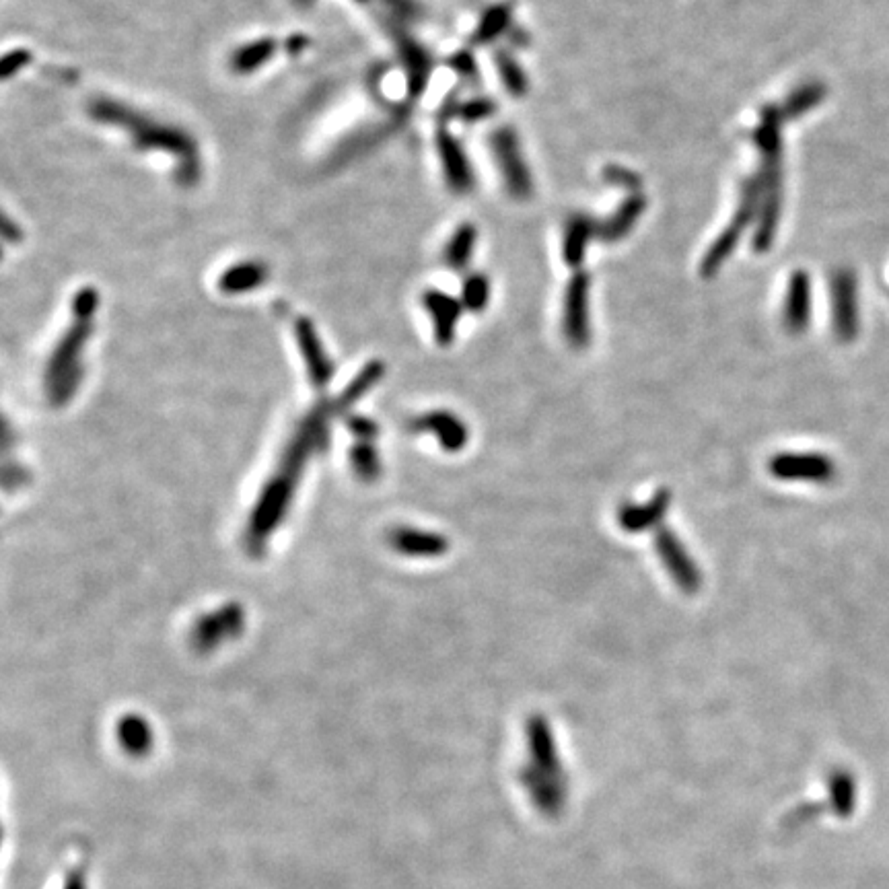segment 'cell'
<instances>
[{"label":"cell","mask_w":889,"mask_h":889,"mask_svg":"<svg viewBox=\"0 0 889 889\" xmlns=\"http://www.w3.org/2000/svg\"><path fill=\"white\" fill-rule=\"evenodd\" d=\"M87 112L99 124L126 130L138 151H159L171 155L177 161V184L194 186L200 180L198 145L192 134H188L184 128L159 122L122 101L108 97L93 99Z\"/></svg>","instance_id":"obj_1"},{"label":"cell","mask_w":889,"mask_h":889,"mask_svg":"<svg viewBox=\"0 0 889 889\" xmlns=\"http://www.w3.org/2000/svg\"><path fill=\"white\" fill-rule=\"evenodd\" d=\"M782 118L780 105L768 103L760 112L754 130V145L760 155V210L754 225L752 247L756 254H768L778 235L782 219V192H785V169H782Z\"/></svg>","instance_id":"obj_2"},{"label":"cell","mask_w":889,"mask_h":889,"mask_svg":"<svg viewBox=\"0 0 889 889\" xmlns=\"http://www.w3.org/2000/svg\"><path fill=\"white\" fill-rule=\"evenodd\" d=\"M760 194H762V190H760L758 173L741 182L739 200H737V206H735V212H733L729 225L717 235V239L713 243H710V247L700 262V274L704 278H713L725 266V262L737 250L741 237L750 231L752 225H756L758 210H760Z\"/></svg>","instance_id":"obj_3"},{"label":"cell","mask_w":889,"mask_h":889,"mask_svg":"<svg viewBox=\"0 0 889 889\" xmlns=\"http://www.w3.org/2000/svg\"><path fill=\"white\" fill-rule=\"evenodd\" d=\"M488 142L507 192L515 200H529L533 196V175L523 157L517 132L511 126H501L490 134Z\"/></svg>","instance_id":"obj_4"},{"label":"cell","mask_w":889,"mask_h":889,"mask_svg":"<svg viewBox=\"0 0 889 889\" xmlns=\"http://www.w3.org/2000/svg\"><path fill=\"white\" fill-rule=\"evenodd\" d=\"M385 29L389 33L391 42H394L400 62L404 66L406 73V89H408V97L410 99H418L426 87H429L433 68H435V60L431 56V52L426 50L414 35L408 33L406 25L387 19L385 21Z\"/></svg>","instance_id":"obj_5"},{"label":"cell","mask_w":889,"mask_h":889,"mask_svg":"<svg viewBox=\"0 0 889 889\" xmlns=\"http://www.w3.org/2000/svg\"><path fill=\"white\" fill-rule=\"evenodd\" d=\"M589 291L591 278L587 272L577 270L568 280L564 291V313L562 332L575 350H583L591 342V322H589Z\"/></svg>","instance_id":"obj_6"},{"label":"cell","mask_w":889,"mask_h":889,"mask_svg":"<svg viewBox=\"0 0 889 889\" xmlns=\"http://www.w3.org/2000/svg\"><path fill=\"white\" fill-rule=\"evenodd\" d=\"M768 472L776 480L785 482H811V484H828L836 478L838 470L834 459L824 453H795L785 451L776 453L768 461Z\"/></svg>","instance_id":"obj_7"},{"label":"cell","mask_w":889,"mask_h":889,"mask_svg":"<svg viewBox=\"0 0 889 889\" xmlns=\"http://www.w3.org/2000/svg\"><path fill=\"white\" fill-rule=\"evenodd\" d=\"M653 544H655V552L661 558L671 581L688 595L698 593V589L702 587V573H700L696 560L690 556V552L682 544L678 533L667 529V527H659L655 538H653Z\"/></svg>","instance_id":"obj_8"},{"label":"cell","mask_w":889,"mask_h":889,"mask_svg":"<svg viewBox=\"0 0 889 889\" xmlns=\"http://www.w3.org/2000/svg\"><path fill=\"white\" fill-rule=\"evenodd\" d=\"M832 295V326L842 342L855 340L861 328L859 313V282L850 270H838L830 284Z\"/></svg>","instance_id":"obj_9"},{"label":"cell","mask_w":889,"mask_h":889,"mask_svg":"<svg viewBox=\"0 0 889 889\" xmlns=\"http://www.w3.org/2000/svg\"><path fill=\"white\" fill-rule=\"evenodd\" d=\"M435 145L441 161V171L449 190L455 194L472 192L476 186V173L464 145H461V142L449 132L447 126H439Z\"/></svg>","instance_id":"obj_10"},{"label":"cell","mask_w":889,"mask_h":889,"mask_svg":"<svg viewBox=\"0 0 889 889\" xmlns=\"http://www.w3.org/2000/svg\"><path fill=\"white\" fill-rule=\"evenodd\" d=\"M811 311H813L811 276L805 270H795L789 276L785 307H782L785 330L793 336L803 334L811 324Z\"/></svg>","instance_id":"obj_11"},{"label":"cell","mask_w":889,"mask_h":889,"mask_svg":"<svg viewBox=\"0 0 889 889\" xmlns=\"http://www.w3.org/2000/svg\"><path fill=\"white\" fill-rule=\"evenodd\" d=\"M422 307L433 319L437 342L441 346H449L455 338L459 319H461V315H464V305H461L459 299H455L453 295H449L445 291L429 289V291L422 293Z\"/></svg>","instance_id":"obj_12"},{"label":"cell","mask_w":889,"mask_h":889,"mask_svg":"<svg viewBox=\"0 0 889 889\" xmlns=\"http://www.w3.org/2000/svg\"><path fill=\"white\" fill-rule=\"evenodd\" d=\"M671 505V492L661 488L647 503H626L618 511V523L628 533H643L655 529L665 519Z\"/></svg>","instance_id":"obj_13"},{"label":"cell","mask_w":889,"mask_h":889,"mask_svg":"<svg viewBox=\"0 0 889 889\" xmlns=\"http://www.w3.org/2000/svg\"><path fill=\"white\" fill-rule=\"evenodd\" d=\"M647 210V198L643 194H628L612 215L599 223L597 237L603 243H618L630 235L636 223L643 219Z\"/></svg>","instance_id":"obj_14"},{"label":"cell","mask_w":889,"mask_h":889,"mask_svg":"<svg viewBox=\"0 0 889 889\" xmlns=\"http://www.w3.org/2000/svg\"><path fill=\"white\" fill-rule=\"evenodd\" d=\"M599 233V221H595L587 212H577L566 221L564 237H562V258L571 268H581L587 256V247L593 237Z\"/></svg>","instance_id":"obj_15"},{"label":"cell","mask_w":889,"mask_h":889,"mask_svg":"<svg viewBox=\"0 0 889 889\" xmlns=\"http://www.w3.org/2000/svg\"><path fill=\"white\" fill-rule=\"evenodd\" d=\"M89 332H91L89 322H77L64 334V338L60 340L54 357L50 361V375L56 381H70V377H73L77 357L89 338Z\"/></svg>","instance_id":"obj_16"},{"label":"cell","mask_w":889,"mask_h":889,"mask_svg":"<svg viewBox=\"0 0 889 889\" xmlns=\"http://www.w3.org/2000/svg\"><path fill=\"white\" fill-rule=\"evenodd\" d=\"M266 280H268V268L262 262L247 260V262H237L227 270H223L217 287L223 295H243L260 289Z\"/></svg>","instance_id":"obj_17"},{"label":"cell","mask_w":889,"mask_h":889,"mask_svg":"<svg viewBox=\"0 0 889 889\" xmlns=\"http://www.w3.org/2000/svg\"><path fill=\"white\" fill-rule=\"evenodd\" d=\"M295 334H297L301 352H303L305 363H307L313 379L319 383L328 381V377L332 375V363L326 357L322 340H319V336L315 332V326L309 322L307 317H301L295 324Z\"/></svg>","instance_id":"obj_18"},{"label":"cell","mask_w":889,"mask_h":889,"mask_svg":"<svg viewBox=\"0 0 889 889\" xmlns=\"http://www.w3.org/2000/svg\"><path fill=\"white\" fill-rule=\"evenodd\" d=\"M513 5L511 3H499L488 7L474 33H472V46H490L494 42H499L505 35H509V31L513 29Z\"/></svg>","instance_id":"obj_19"},{"label":"cell","mask_w":889,"mask_h":889,"mask_svg":"<svg viewBox=\"0 0 889 889\" xmlns=\"http://www.w3.org/2000/svg\"><path fill=\"white\" fill-rule=\"evenodd\" d=\"M278 52V42L274 38H258L254 42L241 44L229 58V68L235 75H252L266 66Z\"/></svg>","instance_id":"obj_20"},{"label":"cell","mask_w":889,"mask_h":889,"mask_svg":"<svg viewBox=\"0 0 889 889\" xmlns=\"http://www.w3.org/2000/svg\"><path fill=\"white\" fill-rule=\"evenodd\" d=\"M420 429L435 433L443 449L447 451H459L468 443V426L464 424V420H459L449 412H435L424 416L420 420Z\"/></svg>","instance_id":"obj_21"},{"label":"cell","mask_w":889,"mask_h":889,"mask_svg":"<svg viewBox=\"0 0 889 889\" xmlns=\"http://www.w3.org/2000/svg\"><path fill=\"white\" fill-rule=\"evenodd\" d=\"M478 241V229L472 223L459 225L453 235L449 237L445 250H443V262L447 268L455 272H464L474 256Z\"/></svg>","instance_id":"obj_22"},{"label":"cell","mask_w":889,"mask_h":889,"mask_svg":"<svg viewBox=\"0 0 889 889\" xmlns=\"http://www.w3.org/2000/svg\"><path fill=\"white\" fill-rule=\"evenodd\" d=\"M826 95H828V89L820 81L801 83L799 87H795L787 95L785 103L780 105L782 118H785V120H799V118H803L805 114L815 110L817 105H820L826 99Z\"/></svg>","instance_id":"obj_23"},{"label":"cell","mask_w":889,"mask_h":889,"mask_svg":"<svg viewBox=\"0 0 889 889\" xmlns=\"http://www.w3.org/2000/svg\"><path fill=\"white\" fill-rule=\"evenodd\" d=\"M492 60H494L496 73H499L505 91L509 95H513V97L527 95V91H529V77L523 70V66L519 64V60L515 58L513 50L496 48Z\"/></svg>","instance_id":"obj_24"},{"label":"cell","mask_w":889,"mask_h":889,"mask_svg":"<svg viewBox=\"0 0 889 889\" xmlns=\"http://www.w3.org/2000/svg\"><path fill=\"white\" fill-rule=\"evenodd\" d=\"M398 548L406 554L416 556H441L447 552L449 544L445 538L437 536V533H424V531H402L398 536Z\"/></svg>","instance_id":"obj_25"},{"label":"cell","mask_w":889,"mask_h":889,"mask_svg":"<svg viewBox=\"0 0 889 889\" xmlns=\"http://www.w3.org/2000/svg\"><path fill=\"white\" fill-rule=\"evenodd\" d=\"M464 309L472 313H482L490 303V280L482 272L466 274L464 282H461V297H459Z\"/></svg>","instance_id":"obj_26"},{"label":"cell","mask_w":889,"mask_h":889,"mask_svg":"<svg viewBox=\"0 0 889 889\" xmlns=\"http://www.w3.org/2000/svg\"><path fill=\"white\" fill-rule=\"evenodd\" d=\"M496 112H499V105H496L494 99L486 95H474L470 99H457L453 120L464 124H480L490 120Z\"/></svg>","instance_id":"obj_27"},{"label":"cell","mask_w":889,"mask_h":889,"mask_svg":"<svg viewBox=\"0 0 889 889\" xmlns=\"http://www.w3.org/2000/svg\"><path fill=\"white\" fill-rule=\"evenodd\" d=\"M120 741L132 756H142L151 750L153 735L147 723L138 717H128L120 723Z\"/></svg>","instance_id":"obj_28"},{"label":"cell","mask_w":889,"mask_h":889,"mask_svg":"<svg viewBox=\"0 0 889 889\" xmlns=\"http://www.w3.org/2000/svg\"><path fill=\"white\" fill-rule=\"evenodd\" d=\"M387 130H391V128H379L377 126V128H371V130H365L363 134L350 136L348 140L342 142L340 149L336 151V163H344V161H348L352 157H359L369 147H373L377 140H381L387 134Z\"/></svg>","instance_id":"obj_29"},{"label":"cell","mask_w":889,"mask_h":889,"mask_svg":"<svg viewBox=\"0 0 889 889\" xmlns=\"http://www.w3.org/2000/svg\"><path fill=\"white\" fill-rule=\"evenodd\" d=\"M601 177H603V182H606L608 186L620 188V190H624L628 194H638L640 186H643V180H640L636 171H632V169H628L624 165H616V163L608 165L606 169H603Z\"/></svg>","instance_id":"obj_30"},{"label":"cell","mask_w":889,"mask_h":889,"mask_svg":"<svg viewBox=\"0 0 889 889\" xmlns=\"http://www.w3.org/2000/svg\"><path fill=\"white\" fill-rule=\"evenodd\" d=\"M449 68L464 83L474 85L476 81H480V66H478V60H476L472 50H457V52H453L449 56Z\"/></svg>","instance_id":"obj_31"},{"label":"cell","mask_w":889,"mask_h":889,"mask_svg":"<svg viewBox=\"0 0 889 889\" xmlns=\"http://www.w3.org/2000/svg\"><path fill=\"white\" fill-rule=\"evenodd\" d=\"M383 5L389 11V19H394L402 25L416 23L422 19V7L416 0H383Z\"/></svg>","instance_id":"obj_32"},{"label":"cell","mask_w":889,"mask_h":889,"mask_svg":"<svg viewBox=\"0 0 889 889\" xmlns=\"http://www.w3.org/2000/svg\"><path fill=\"white\" fill-rule=\"evenodd\" d=\"M31 60H33V56L25 48H15V50L7 52L3 56V62H0V79L9 81V79L17 77L21 70H25L29 66Z\"/></svg>","instance_id":"obj_33"},{"label":"cell","mask_w":889,"mask_h":889,"mask_svg":"<svg viewBox=\"0 0 889 889\" xmlns=\"http://www.w3.org/2000/svg\"><path fill=\"white\" fill-rule=\"evenodd\" d=\"M97 305H99V293L93 287H83L81 291H77L73 299V313L77 317V322H89Z\"/></svg>","instance_id":"obj_34"},{"label":"cell","mask_w":889,"mask_h":889,"mask_svg":"<svg viewBox=\"0 0 889 889\" xmlns=\"http://www.w3.org/2000/svg\"><path fill=\"white\" fill-rule=\"evenodd\" d=\"M62 889H89V881H87V871L85 869H73L66 879Z\"/></svg>","instance_id":"obj_35"},{"label":"cell","mask_w":889,"mask_h":889,"mask_svg":"<svg viewBox=\"0 0 889 889\" xmlns=\"http://www.w3.org/2000/svg\"><path fill=\"white\" fill-rule=\"evenodd\" d=\"M0 233H3V239H5L7 243H17V241L23 239V231H21V227H19L9 215L3 217V229H0Z\"/></svg>","instance_id":"obj_36"},{"label":"cell","mask_w":889,"mask_h":889,"mask_svg":"<svg viewBox=\"0 0 889 889\" xmlns=\"http://www.w3.org/2000/svg\"><path fill=\"white\" fill-rule=\"evenodd\" d=\"M507 38H509L511 48H527V44H529V35H527V31L521 29L519 25H513V29L509 31Z\"/></svg>","instance_id":"obj_37"},{"label":"cell","mask_w":889,"mask_h":889,"mask_svg":"<svg viewBox=\"0 0 889 889\" xmlns=\"http://www.w3.org/2000/svg\"><path fill=\"white\" fill-rule=\"evenodd\" d=\"M313 3H315V0H293V5H295L297 9H311Z\"/></svg>","instance_id":"obj_38"},{"label":"cell","mask_w":889,"mask_h":889,"mask_svg":"<svg viewBox=\"0 0 889 889\" xmlns=\"http://www.w3.org/2000/svg\"><path fill=\"white\" fill-rule=\"evenodd\" d=\"M354 3H359V5H365V3H369V0H354Z\"/></svg>","instance_id":"obj_39"}]
</instances>
